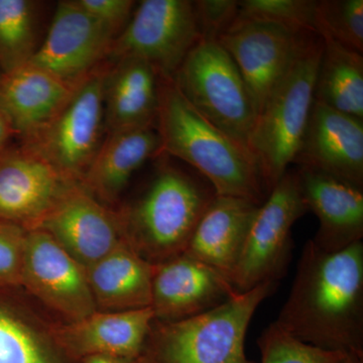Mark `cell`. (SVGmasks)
I'll list each match as a JSON object with an SVG mask.
<instances>
[{
    "instance_id": "obj_32",
    "label": "cell",
    "mask_w": 363,
    "mask_h": 363,
    "mask_svg": "<svg viewBox=\"0 0 363 363\" xmlns=\"http://www.w3.org/2000/svg\"><path fill=\"white\" fill-rule=\"evenodd\" d=\"M79 6L119 35L135 11L133 0H75Z\"/></svg>"
},
{
    "instance_id": "obj_15",
    "label": "cell",
    "mask_w": 363,
    "mask_h": 363,
    "mask_svg": "<svg viewBox=\"0 0 363 363\" xmlns=\"http://www.w3.org/2000/svg\"><path fill=\"white\" fill-rule=\"evenodd\" d=\"M235 294L220 272L182 255L155 264L150 309L157 321H179L218 307Z\"/></svg>"
},
{
    "instance_id": "obj_2",
    "label": "cell",
    "mask_w": 363,
    "mask_h": 363,
    "mask_svg": "<svg viewBox=\"0 0 363 363\" xmlns=\"http://www.w3.org/2000/svg\"><path fill=\"white\" fill-rule=\"evenodd\" d=\"M156 128L162 154L188 164L216 195L245 198L259 205L267 199L250 150L196 111L172 79L160 77Z\"/></svg>"
},
{
    "instance_id": "obj_27",
    "label": "cell",
    "mask_w": 363,
    "mask_h": 363,
    "mask_svg": "<svg viewBox=\"0 0 363 363\" xmlns=\"http://www.w3.org/2000/svg\"><path fill=\"white\" fill-rule=\"evenodd\" d=\"M319 35L362 54L363 0H319L315 9Z\"/></svg>"
},
{
    "instance_id": "obj_16",
    "label": "cell",
    "mask_w": 363,
    "mask_h": 363,
    "mask_svg": "<svg viewBox=\"0 0 363 363\" xmlns=\"http://www.w3.org/2000/svg\"><path fill=\"white\" fill-rule=\"evenodd\" d=\"M294 164L363 189V119L314 100Z\"/></svg>"
},
{
    "instance_id": "obj_17",
    "label": "cell",
    "mask_w": 363,
    "mask_h": 363,
    "mask_svg": "<svg viewBox=\"0 0 363 363\" xmlns=\"http://www.w3.org/2000/svg\"><path fill=\"white\" fill-rule=\"evenodd\" d=\"M59 324L23 289L0 286V363H81L60 342Z\"/></svg>"
},
{
    "instance_id": "obj_24",
    "label": "cell",
    "mask_w": 363,
    "mask_h": 363,
    "mask_svg": "<svg viewBox=\"0 0 363 363\" xmlns=\"http://www.w3.org/2000/svg\"><path fill=\"white\" fill-rule=\"evenodd\" d=\"M154 271L128 242L98 260L86 269L97 311L150 308Z\"/></svg>"
},
{
    "instance_id": "obj_26",
    "label": "cell",
    "mask_w": 363,
    "mask_h": 363,
    "mask_svg": "<svg viewBox=\"0 0 363 363\" xmlns=\"http://www.w3.org/2000/svg\"><path fill=\"white\" fill-rule=\"evenodd\" d=\"M42 2L0 0V69L11 72L30 63L40 43Z\"/></svg>"
},
{
    "instance_id": "obj_29",
    "label": "cell",
    "mask_w": 363,
    "mask_h": 363,
    "mask_svg": "<svg viewBox=\"0 0 363 363\" xmlns=\"http://www.w3.org/2000/svg\"><path fill=\"white\" fill-rule=\"evenodd\" d=\"M257 345L260 363H339L345 355L302 342L274 322L262 332Z\"/></svg>"
},
{
    "instance_id": "obj_20",
    "label": "cell",
    "mask_w": 363,
    "mask_h": 363,
    "mask_svg": "<svg viewBox=\"0 0 363 363\" xmlns=\"http://www.w3.org/2000/svg\"><path fill=\"white\" fill-rule=\"evenodd\" d=\"M155 320L150 308L130 311H96L84 319L58 326V337L75 359L95 355L138 357Z\"/></svg>"
},
{
    "instance_id": "obj_14",
    "label": "cell",
    "mask_w": 363,
    "mask_h": 363,
    "mask_svg": "<svg viewBox=\"0 0 363 363\" xmlns=\"http://www.w3.org/2000/svg\"><path fill=\"white\" fill-rule=\"evenodd\" d=\"M35 229L52 236L86 269L126 242L118 209L102 204L80 184L64 196Z\"/></svg>"
},
{
    "instance_id": "obj_7",
    "label": "cell",
    "mask_w": 363,
    "mask_h": 363,
    "mask_svg": "<svg viewBox=\"0 0 363 363\" xmlns=\"http://www.w3.org/2000/svg\"><path fill=\"white\" fill-rule=\"evenodd\" d=\"M307 212L297 169H289L253 219L231 278L236 292L279 283L285 276L292 257V227Z\"/></svg>"
},
{
    "instance_id": "obj_36",
    "label": "cell",
    "mask_w": 363,
    "mask_h": 363,
    "mask_svg": "<svg viewBox=\"0 0 363 363\" xmlns=\"http://www.w3.org/2000/svg\"><path fill=\"white\" fill-rule=\"evenodd\" d=\"M2 76H4V73H2L1 69H0V80H1Z\"/></svg>"
},
{
    "instance_id": "obj_33",
    "label": "cell",
    "mask_w": 363,
    "mask_h": 363,
    "mask_svg": "<svg viewBox=\"0 0 363 363\" xmlns=\"http://www.w3.org/2000/svg\"><path fill=\"white\" fill-rule=\"evenodd\" d=\"M81 363H149L145 355L138 357H109V355H95V357H86L81 360Z\"/></svg>"
},
{
    "instance_id": "obj_34",
    "label": "cell",
    "mask_w": 363,
    "mask_h": 363,
    "mask_svg": "<svg viewBox=\"0 0 363 363\" xmlns=\"http://www.w3.org/2000/svg\"><path fill=\"white\" fill-rule=\"evenodd\" d=\"M14 131L6 116L0 111V152L11 145V138H14Z\"/></svg>"
},
{
    "instance_id": "obj_12",
    "label": "cell",
    "mask_w": 363,
    "mask_h": 363,
    "mask_svg": "<svg viewBox=\"0 0 363 363\" xmlns=\"http://www.w3.org/2000/svg\"><path fill=\"white\" fill-rule=\"evenodd\" d=\"M117 33L75 0L56 6L51 26L30 63L78 87L107 62Z\"/></svg>"
},
{
    "instance_id": "obj_21",
    "label": "cell",
    "mask_w": 363,
    "mask_h": 363,
    "mask_svg": "<svg viewBox=\"0 0 363 363\" xmlns=\"http://www.w3.org/2000/svg\"><path fill=\"white\" fill-rule=\"evenodd\" d=\"M259 206L245 198L215 196L184 255L211 267L231 281Z\"/></svg>"
},
{
    "instance_id": "obj_19",
    "label": "cell",
    "mask_w": 363,
    "mask_h": 363,
    "mask_svg": "<svg viewBox=\"0 0 363 363\" xmlns=\"http://www.w3.org/2000/svg\"><path fill=\"white\" fill-rule=\"evenodd\" d=\"M297 171L308 211L319 220L313 243L336 252L362 241L363 189L305 167Z\"/></svg>"
},
{
    "instance_id": "obj_13",
    "label": "cell",
    "mask_w": 363,
    "mask_h": 363,
    "mask_svg": "<svg viewBox=\"0 0 363 363\" xmlns=\"http://www.w3.org/2000/svg\"><path fill=\"white\" fill-rule=\"evenodd\" d=\"M79 183L26 145L0 152V223L33 230Z\"/></svg>"
},
{
    "instance_id": "obj_5",
    "label": "cell",
    "mask_w": 363,
    "mask_h": 363,
    "mask_svg": "<svg viewBox=\"0 0 363 363\" xmlns=\"http://www.w3.org/2000/svg\"><path fill=\"white\" fill-rule=\"evenodd\" d=\"M321 52L322 39L318 35L257 114L248 150L267 195L294 164L302 145L314 104Z\"/></svg>"
},
{
    "instance_id": "obj_28",
    "label": "cell",
    "mask_w": 363,
    "mask_h": 363,
    "mask_svg": "<svg viewBox=\"0 0 363 363\" xmlns=\"http://www.w3.org/2000/svg\"><path fill=\"white\" fill-rule=\"evenodd\" d=\"M315 9V0H238L236 20L262 21L316 33Z\"/></svg>"
},
{
    "instance_id": "obj_31",
    "label": "cell",
    "mask_w": 363,
    "mask_h": 363,
    "mask_svg": "<svg viewBox=\"0 0 363 363\" xmlns=\"http://www.w3.org/2000/svg\"><path fill=\"white\" fill-rule=\"evenodd\" d=\"M193 4L202 39L218 40L238 18V0H198Z\"/></svg>"
},
{
    "instance_id": "obj_18",
    "label": "cell",
    "mask_w": 363,
    "mask_h": 363,
    "mask_svg": "<svg viewBox=\"0 0 363 363\" xmlns=\"http://www.w3.org/2000/svg\"><path fill=\"white\" fill-rule=\"evenodd\" d=\"M78 87L28 63L2 76L0 111L21 143H28L58 116Z\"/></svg>"
},
{
    "instance_id": "obj_30",
    "label": "cell",
    "mask_w": 363,
    "mask_h": 363,
    "mask_svg": "<svg viewBox=\"0 0 363 363\" xmlns=\"http://www.w3.org/2000/svg\"><path fill=\"white\" fill-rule=\"evenodd\" d=\"M26 233L21 227L0 223V286L21 288Z\"/></svg>"
},
{
    "instance_id": "obj_10",
    "label": "cell",
    "mask_w": 363,
    "mask_h": 363,
    "mask_svg": "<svg viewBox=\"0 0 363 363\" xmlns=\"http://www.w3.org/2000/svg\"><path fill=\"white\" fill-rule=\"evenodd\" d=\"M317 35L274 23L236 20L217 40L238 67L259 114Z\"/></svg>"
},
{
    "instance_id": "obj_11",
    "label": "cell",
    "mask_w": 363,
    "mask_h": 363,
    "mask_svg": "<svg viewBox=\"0 0 363 363\" xmlns=\"http://www.w3.org/2000/svg\"><path fill=\"white\" fill-rule=\"evenodd\" d=\"M21 288L62 324L97 311L85 267L40 229L26 233Z\"/></svg>"
},
{
    "instance_id": "obj_23",
    "label": "cell",
    "mask_w": 363,
    "mask_h": 363,
    "mask_svg": "<svg viewBox=\"0 0 363 363\" xmlns=\"http://www.w3.org/2000/svg\"><path fill=\"white\" fill-rule=\"evenodd\" d=\"M159 86V74L147 62H111L104 86L105 131L156 126Z\"/></svg>"
},
{
    "instance_id": "obj_22",
    "label": "cell",
    "mask_w": 363,
    "mask_h": 363,
    "mask_svg": "<svg viewBox=\"0 0 363 363\" xmlns=\"http://www.w3.org/2000/svg\"><path fill=\"white\" fill-rule=\"evenodd\" d=\"M161 155L156 126L108 133L81 180V187L102 204L116 208L133 174Z\"/></svg>"
},
{
    "instance_id": "obj_6",
    "label": "cell",
    "mask_w": 363,
    "mask_h": 363,
    "mask_svg": "<svg viewBox=\"0 0 363 363\" xmlns=\"http://www.w3.org/2000/svg\"><path fill=\"white\" fill-rule=\"evenodd\" d=\"M172 81L204 118L248 150L257 108L238 67L218 40H200Z\"/></svg>"
},
{
    "instance_id": "obj_8",
    "label": "cell",
    "mask_w": 363,
    "mask_h": 363,
    "mask_svg": "<svg viewBox=\"0 0 363 363\" xmlns=\"http://www.w3.org/2000/svg\"><path fill=\"white\" fill-rule=\"evenodd\" d=\"M202 40L190 0H143L112 44L107 61L143 60L160 77L172 79Z\"/></svg>"
},
{
    "instance_id": "obj_35",
    "label": "cell",
    "mask_w": 363,
    "mask_h": 363,
    "mask_svg": "<svg viewBox=\"0 0 363 363\" xmlns=\"http://www.w3.org/2000/svg\"><path fill=\"white\" fill-rule=\"evenodd\" d=\"M339 363H363V357L354 354H345Z\"/></svg>"
},
{
    "instance_id": "obj_9",
    "label": "cell",
    "mask_w": 363,
    "mask_h": 363,
    "mask_svg": "<svg viewBox=\"0 0 363 363\" xmlns=\"http://www.w3.org/2000/svg\"><path fill=\"white\" fill-rule=\"evenodd\" d=\"M111 62L86 79L58 116L40 135L21 143L66 178L80 184L101 145L105 131L104 86Z\"/></svg>"
},
{
    "instance_id": "obj_25",
    "label": "cell",
    "mask_w": 363,
    "mask_h": 363,
    "mask_svg": "<svg viewBox=\"0 0 363 363\" xmlns=\"http://www.w3.org/2000/svg\"><path fill=\"white\" fill-rule=\"evenodd\" d=\"M322 39L314 100L363 119V57L330 38Z\"/></svg>"
},
{
    "instance_id": "obj_3",
    "label": "cell",
    "mask_w": 363,
    "mask_h": 363,
    "mask_svg": "<svg viewBox=\"0 0 363 363\" xmlns=\"http://www.w3.org/2000/svg\"><path fill=\"white\" fill-rule=\"evenodd\" d=\"M133 202L117 206L126 242L152 264L184 255L196 226L216 193L202 176L169 159Z\"/></svg>"
},
{
    "instance_id": "obj_4",
    "label": "cell",
    "mask_w": 363,
    "mask_h": 363,
    "mask_svg": "<svg viewBox=\"0 0 363 363\" xmlns=\"http://www.w3.org/2000/svg\"><path fill=\"white\" fill-rule=\"evenodd\" d=\"M278 285L266 281L187 319H155L143 354L149 363H255L245 354L248 326Z\"/></svg>"
},
{
    "instance_id": "obj_1",
    "label": "cell",
    "mask_w": 363,
    "mask_h": 363,
    "mask_svg": "<svg viewBox=\"0 0 363 363\" xmlns=\"http://www.w3.org/2000/svg\"><path fill=\"white\" fill-rule=\"evenodd\" d=\"M274 323L321 350L363 357V243L326 252L306 243Z\"/></svg>"
}]
</instances>
